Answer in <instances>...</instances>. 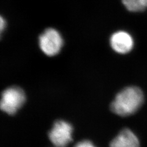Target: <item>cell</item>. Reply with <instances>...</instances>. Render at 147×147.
<instances>
[{
  "label": "cell",
  "instance_id": "7a4b0ae2",
  "mask_svg": "<svg viewBox=\"0 0 147 147\" xmlns=\"http://www.w3.org/2000/svg\"><path fill=\"white\" fill-rule=\"evenodd\" d=\"M25 100V94L22 89L17 86L9 87L2 93L1 109L4 112L12 115L23 106Z\"/></svg>",
  "mask_w": 147,
  "mask_h": 147
},
{
  "label": "cell",
  "instance_id": "52a82bcc",
  "mask_svg": "<svg viewBox=\"0 0 147 147\" xmlns=\"http://www.w3.org/2000/svg\"><path fill=\"white\" fill-rule=\"evenodd\" d=\"M124 6L132 12H140L147 9V0H121Z\"/></svg>",
  "mask_w": 147,
  "mask_h": 147
},
{
  "label": "cell",
  "instance_id": "ba28073f",
  "mask_svg": "<svg viewBox=\"0 0 147 147\" xmlns=\"http://www.w3.org/2000/svg\"><path fill=\"white\" fill-rule=\"evenodd\" d=\"M74 147H96L92 142L88 140L80 141L75 145Z\"/></svg>",
  "mask_w": 147,
  "mask_h": 147
},
{
  "label": "cell",
  "instance_id": "3957f363",
  "mask_svg": "<svg viewBox=\"0 0 147 147\" xmlns=\"http://www.w3.org/2000/svg\"><path fill=\"white\" fill-rule=\"evenodd\" d=\"M39 44L44 54L49 57H53L60 52L63 45V40L57 30L48 28L39 36Z\"/></svg>",
  "mask_w": 147,
  "mask_h": 147
},
{
  "label": "cell",
  "instance_id": "8992f818",
  "mask_svg": "<svg viewBox=\"0 0 147 147\" xmlns=\"http://www.w3.org/2000/svg\"><path fill=\"white\" fill-rule=\"evenodd\" d=\"M109 147H140V142L134 132L125 128L112 140Z\"/></svg>",
  "mask_w": 147,
  "mask_h": 147
},
{
  "label": "cell",
  "instance_id": "5b68a950",
  "mask_svg": "<svg viewBox=\"0 0 147 147\" xmlns=\"http://www.w3.org/2000/svg\"><path fill=\"white\" fill-rule=\"evenodd\" d=\"M110 44L115 52L119 54H127L133 49L134 45L132 36L125 31H118L112 34Z\"/></svg>",
  "mask_w": 147,
  "mask_h": 147
},
{
  "label": "cell",
  "instance_id": "9c48e42d",
  "mask_svg": "<svg viewBox=\"0 0 147 147\" xmlns=\"http://www.w3.org/2000/svg\"><path fill=\"white\" fill-rule=\"evenodd\" d=\"M1 24L0 25V27H1V31L3 32V31L5 29L6 26V21L3 17H1V24Z\"/></svg>",
  "mask_w": 147,
  "mask_h": 147
},
{
  "label": "cell",
  "instance_id": "277c9868",
  "mask_svg": "<svg viewBox=\"0 0 147 147\" xmlns=\"http://www.w3.org/2000/svg\"><path fill=\"white\" fill-rule=\"evenodd\" d=\"M73 128L69 123L64 120L55 121L49 133V138L56 147H66L72 140Z\"/></svg>",
  "mask_w": 147,
  "mask_h": 147
},
{
  "label": "cell",
  "instance_id": "6da1fadb",
  "mask_svg": "<svg viewBox=\"0 0 147 147\" xmlns=\"http://www.w3.org/2000/svg\"><path fill=\"white\" fill-rule=\"evenodd\" d=\"M144 101L143 92L137 86H128L116 95L110 110L120 117H128L137 112Z\"/></svg>",
  "mask_w": 147,
  "mask_h": 147
}]
</instances>
